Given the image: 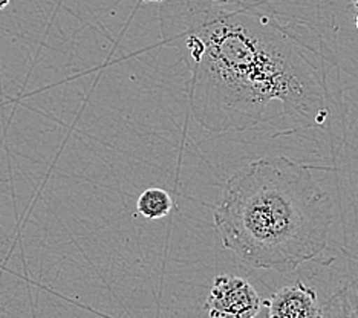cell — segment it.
Returning a JSON list of instances; mask_svg holds the SVG:
<instances>
[{
    "label": "cell",
    "instance_id": "cell-1",
    "mask_svg": "<svg viewBox=\"0 0 358 318\" xmlns=\"http://www.w3.org/2000/svg\"><path fill=\"white\" fill-rule=\"evenodd\" d=\"M213 13L185 38L198 124L213 133L271 136L327 126L332 96L322 55L270 15Z\"/></svg>",
    "mask_w": 358,
    "mask_h": 318
},
{
    "label": "cell",
    "instance_id": "cell-2",
    "mask_svg": "<svg viewBox=\"0 0 358 318\" xmlns=\"http://www.w3.org/2000/svg\"><path fill=\"white\" fill-rule=\"evenodd\" d=\"M213 220L222 247L243 265L288 274L328 247L334 203L308 166L262 158L227 179Z\"/></svg>",
    "mask_w": 358,
    "mask_h": 318
},
{
    "label": "cell",
    "instance_id": "cell-3",
    "mask_svg": "<svg viewBox=\"0 0 358 318\" xmlns=\"http://www.w3.org/2000/svg\"><path fill=\"white\" fill-rule=\"evenodd\" d=\"M262 303L250 282L238 275L222 274L213 280L204 309L210 318H253Z\"/></svg>",
    "mask_w": 358,
    "mask_h": 318
},
{
    "label": "cell",
    "instance_id": "cell-4",
    "mask_svg": "<svg viewBox=\"0 0 358 318\" xmlns=\"http://www.w3.org/2000/svg\"><path fill=\"white\" fill-rule=\"evenodd\" d=\"M265 305L270 318H323L319 294L302 280L275 291Z\"/></svg>",
    "mask_w": 358,
    "mask_h": 318
},
{
    "label": "cell",
    "instance_id": "cell-5",
    "mask_svg": "<svg viewBox=\"0 0 358 318\" xmlns=\"http://www.w3.org/2000/svg\"><path fill=\"white\" fill-rule=\"evenodd\" d=\"M173 210V201L166 190L148 189L136 201V211L149 220H158L169 216Z\"/></svg>",
    "mask_w": 358,
    "mask_h": 318
},
{
    "label": "cell",
    "instance_id": "cell-6",
    "mask_svg": "<svg viewBox=\"0 0 358 318\" xmlns=\"http://www.w3.org/2000/svg\"><path fill=\"white\" fill-rule=\"evenodd\" d=\"M323 318H358V292L340 288L323 303Z\"/></svg>",
    "mask_w": 358,
    "mask_h": 318
},
{
    "label": "cell",
    "instance_id": "cell-7",
    "mask_svg": "<svg viewBox=\"0 0 358 318\" xmlns=\"http://www.w3.org/2000/svg\"><path fill=\"white\" fill-rule=\"evenodd\" d=\"M253 318H270V314H268V308L265 305V301L262 303V308H260V311Z\"/></svg>",
    "mask_w": 358,
    "mask_h": 318
},
{
    "label": "cell",
    "instance_id": "cell-8",
    "mask_svg": "<svg viewBox=\"0 0 358 318\" xmlns=\"http://www.w3.org/2000/svg\"><path fill=\"white\" fill-rule=\"evenodd\" d=\"M10 2H11V0H0V11L5 10V8L10 5Z\"/></svg>",
    "mask_w": 358,
    "mask_h": 318
},
{
    "label": "cell",
    "instance_id": "cell-9",
    "mask_svg": "<svg viewBox=\"0 0 358 318\" xmlns=\"http://www.w3.org/2000/svg\"><path fill=\"white\" fill-rule=\"evenodd\" d=\"M143 2H164V0H143Z\"/></svg>",
    "mask_w": 358,
    "mask_h": 318
},
{
    "label": "cell",
    "instance_id": "cell-10",
    "mask_svg": "<svg viewBox=\"0 0 358 318\" xmlns=\"http://www.w3.org/2000/svg\"><path fill=\"white\" fill-rule=\"evenodd\" d=\"M355 27H357V29H358V14H357V19H355Z\"/></svg>",
    "mask_w": 358,
    "mask_h": 318
},
{
    "label": "cell",
    "instance_id": "cell-11",
    "mask_svg": "<svg viewBox=\"0 0 358 318\" xmlns=\"http://www.w3.org/2000/svg\"><path fill=\"white\" fill-rule=\"evenodd\" d=\"M213 2H229V0H213Z\"/></svg>",
    "mask_w": 358,
    "mask_h": 318
},
{
    "label": "cell",
    "instance_id": "cell-12",
    "mask_svg": "<svg viewBox=\"0 0 358 318\" xmlns=\"http://www.w3.org/2000/svg\"><path fill=\"white\" fill-rule=\"evenodd\" d=\"M354 5L357 6V10H358V0H357V2H354Z\"/></svg>",
    "mask_w": 358,
    "mask_h": 318
},
{
    "label": "cell",
    "instance_id": "cell-13",
    "mask_svg": "<svg viewBox=\"0 0 358 318\" xmlns=\"http://www.w3.org/2000/svg\"><path fill=\"white\" fill-rule=\"evenodd\" d=\"M351 2H352V3H354V2H357V0H351Z\"/></svg>",
    "mask_w": 358,
    "mask_h": 318
}]
</instances>
